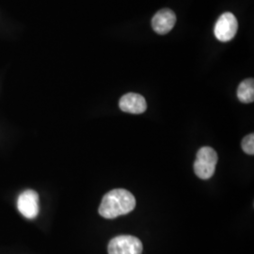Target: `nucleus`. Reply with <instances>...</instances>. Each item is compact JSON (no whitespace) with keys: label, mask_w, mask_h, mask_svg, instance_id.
<instances>
[{"label":"nucleus","mask_w":254,"mask_h":254,"mask_svg":"<svg viewBox=\"0 0 254 254\" xmlns=\"http://www.w3.org/2000/svg\"><path fill=\"white\" fill-rule=\"evenodd\" d=\"M176 23V15L172 9H160L152 19V27L156 33L165 35L169 33Z\"/></svg>","instance_id":"6"},{"label":"nucleus","mask_w":254,"mask_h":254,"mask_svg":"<svg viewBox=\"0 0 254 254\" xmlns=\"http://www.w3.org/2000/svg\"><path fill=\"white\" fill-rule=\"evenodd\" d=\"M120 109L130 114H141L147 109L145 98L137 93L129 92L124 95L119 103Z\"/></svg>","instance_id":"7"},{"label":"nucleus","mask_w":254,"mask_h":254,"mask_svg":"<svg viewBox=\"0 0 254 254\" xmlns=\"http://www.w3.org/2000/svg\"><path fill=\"white\" fill-rule=\"evenodd\" d=\"M242 150L246 154L254 155V135L252 133L250 135L245 136L242 140Z\"/></svg>","instance_id":"9"},{"label":"nucleus","mask_w":254,"mask_h":254,"mask_svg":"<svg viewBox=\"0 0 254 254\" xmlns=\"http://www.w3.org/2000/svg\"><path fill=\"white\" fill-rule=\"evenodd\" d=\"M136 207L134 195L123 189L112 190L107 193L99 206V215L103 218L112 219L122 215H127Z\"/></svg>","instance_id":"1"},{"label":"nucleus","mask_w":254,"mask_h":254,"mask_svg":"<svg viewBox=\"0 0 254 254\" xmlns=\"http://www.w3.org/2000/svg\"><path fill=\"white\" fill-rule=\"evenodd\" d=\"M237 28L238 23L236 16L232 12H224L215 25L214 34L218 41L226 43L236 37Z\"/></svg>","instance_id":"4"},{"label":"nucleus","mask_w":254,"mask_h":254,"mask_svg":"<svg viewBox=\"0 0 254 254\" xmlns=\"http://www.w3.org/2000/svg\"><path fill=\"white\" fill-rule=\"evenodd\" d=\"M237 97L240 102L250 104L254 101V80L249 78L241 82L237 89Z\"/></svg>","instance_id":"8"},{"label":"nucleus","mask_w":254,"mask_h":254,"mask_svg":"<svg viewBox=\"0 0 254 254\" xmlns=\"http://www.w3.org/2000/svg\"><path fill=\"white\" fill-rule=\"evenodd\" d=\"M19 212L27 219H34L39 215L40 204L36 191L27 190L20 194L17 200Z\"/></svg>","instance_id":"5"},{"label":"nucleus","mask_w":254,"mask_h":254,"mask_svg":"<svg viewBox=\"0 0 254 254\" xmlns=\"http://www.w3.org/2000/svg\"><path fill=\"white\" fill-rule=\"evenodd\" d=\"M218 159V154L213 148H200L197 153V157L194 163L195 174L202 180L211 178L215 173Z\"/></svg>","instance_id":"2"},{"label":"nucleus","mask_w":254,"mask_h":254,"mask_svg":"<svg viewBox=\"0 0 254 254\" xmlns=\"http://www.w3.org/2000/svg\"><path fill=\"white\" fill-rule=\"evenodd\" d=\"M109 254H141L143 246L135 236H119L109 242Z\"/></svg>","instance_id":"3"}]
</instances>
